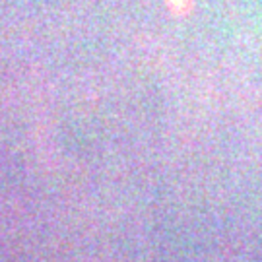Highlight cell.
<instances>
[{"label": "cell", "mask_w": 262, "mask_h": 262, "mask_svg": "<svg viewBox=\"0 0 262 262\" xmlns=\"http://www.w3.org/2000/svg\"><path fill=\"white\" fill-rule=\"evenodd\" d=\"M169 8L177 14H187L190 6H192V0H167Z\"/></svg>", "instance_id": "6da1fadb"}]
</instances>
